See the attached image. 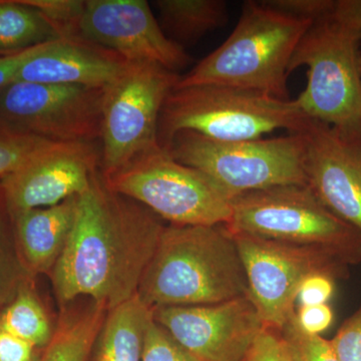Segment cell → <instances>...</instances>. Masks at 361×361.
<instances>
[{
    "label": "cell",
    "mask_w": 361,
    "mask_h": 361,
    "mask_svg": "<svg viewBox=\"0 0 361 361\" xmlns=\"http://www.w3.org/2000/svg\"><path fill=\"white\" fill-rule=\"evenodd\" d=\"M165 227L147 207L111 191L97 170L49 274L61 310L89 297L109 311L135 296Z\"/></svg>",
    "instance_id": "cell-1"
},
{
    "label": "cell",
    "mask_w": 361,
    "mask_h": 361,
    "mask_svg": "<svg viewBox=\"0 0 361 361\" xmlns=\"http://www.w3.org/2000/svg\"><path fill=\"white\" fill-rule=\"evenodd\" d=\"M137 294L152 310L248 296L243 261L231 231L224 224L166 226Z\"/></svg>",
    "instance_id": "cell-2"
},
{
    "label": "cell",
    "mask_w": 361,
    "mask_h": 361,
    "mask_svg": "<svg viewBox=\"0 0 361 361\" xmlns=\"http://www.w3.org/2000/svg\"><path fill=\"white\" fill-rule=\"evenodd\" d=\"M247 1L224 44L180 75L175 87L217 85L289 99L287 78L297 45L313 25Z\"/></svg>",
    "instance_id": "cell-3"
},
{
    "label": "cell",
    "mask_w": 361,
    "mask_h": 361,
    "mask_svg": "<svg viewBox=\"0 0 361 361\" xmlns=\"http://www.w3.org/2000/svg\"><path fill=\"white\" fill-rule=\"evenodd\" d=\"M310 121L295 99L217 85L175 87L161 108L158 141L166 149L180 132L216 142L251 141L276 130L299 134Z\"/></svg>",
    "instance_id": "cell-4"
},
{
    "label": "cell",
    "mask_w": 361,
    "mask_h": 361,
    "mask_svg": "<svg viewBox=\"0 0 361 361\" xmlns=\"http://www.w3.org/2000/svg\"><path fill=\"white\" fill-rule=\"evenodd\" d=\"M226 227L232 233L324 249L348 265L361 261V232L323 205L307 184L235 197Z\"/></svg>",
    "instance_id": "cell-5"
},
{
    "label": "cell",
    "mask_w": 361,
    "mask_h": 361,
    "mask_svg": "<svg viewBox=\"0 0 361 361\" xmlns=\"http://www.w3.org/2000/svg\"><path fill=\"white\" fill-rule=\"evenodd\" d=\"M166 151L180 164L208 176L230 198L286 185H305L300 134L274 139L216 142L180 132Z\"/></svg>",
    "instance_id": "cell-6"
},
{
    "label": "cell",
    "mask_w": 361,
    "mask_h": 361,
    "mask_svg": "<svg viewBox=\"0 0 361 361\" xmlns=\"http://www.w3.org/2000/svg\"><path fill=\"white\" fill-rule=\"evenodd\" d=\"M104 180L111 191L147 207L170 225H226L231 218L232 199L208 176L176 161L161 147Z\"/></svg>",
    "instance_id": "cell-7"
},
{
    "label": "cell",
    "mask_w": 361,
    "mask_h": 361,
    "mask_svg": "<svg viewBox=\"0 0 361 361\" xmlns=\"http://www.w3.org/2000/svg\"><path fill=\"white\" fill-rule=\"evenodd\" d=\"M358 42L329 16L311 25L289 65V73L307 68V85L295 99L304 115L355 134H361Z\"/></svg>",
    "instance_id": "cell-8"
},
{
    "label": "cell",
    "mask_w": 361,
    "mask_h": 361,
    "mask_svg": "<svg viewBox=\"0 0 361 361\" xmlns=\"http://www.w3.org/2000/svg\"><path fill=\"white\" fill-rule=\"evenodd\" d=\"M180 75L148 61H129L104 92L101 130L104 177L159 148V118L163 104Z\"/></svg>",
    "instance_id": "cell-9"
},
{
    "label": "cell",
    "mask_w": 361,
    "mask_h": 361,
    "mask_svg": "<svg viewBox=\"0 0 361 361\" xmlns=\"http://www.w3.org/2000/svg\"><path fill=\"white\" fill-rule=\"evenodd\" d=\"M232 234L243 261L249 296L264 327L282 329L296 312L297 297L306 278L323 274L336 279L348 272V265L324 249Z\"/></svg>",
    "instance_id": "cell-10"
},
{
    "label": "cell",
    "mask_w": 361,
    "mask_h": 361,
    "mask_svg": "<svg viewBox=\"0 0 361 361\" xmlns=\"http://www.w3.org/2000/svg\"><path fill=\"white\" fill-rule=\"evenodd\" d=\"M104 89L14 82L0 90V123L52 142L101 140Z\"/></svg>",
    "instance_id": "cell-11"
},
{
    "label": "cell",
    "mask_w": 361,
    "mask_h": 361,
    "mask_svg": "<svg viewBox=\"0 0 361 361\" xmlns=\"http://www.w3.org/2000/svg\"><path fill=\"white\" fill-rule=\"evenodd\" d=\"M153 318L203 361H244L264 329L249 295L209 305L157 307Z\"/></svg>",
    "instance_id": "cell-12"
},
{
    "label": "cell",
    "mask_w": 361,
    "mask_h": 361,
    "mask_svg": "<svg viewBox=\"0 0 361 361\" xmlns=\"http://www.w3.org/2000/svg\"><path fill=\"white\" fill-rule=\"evenodd\" d=\"M78 35L128 61H148L171 71L191 63L169 39L146 0H85Z\"/></svg>",
    "instance_id": "cell-13"
},
{
    "label": "cell",
    "mask_w": 361,
    "mask_h": 361,
    "mask_svg": "<svg viewBox=\"0 0 361 361\" xmlns=\"http://www.w3.org/2000/svg\"><path fill=\"white\" fill-rule=\"evenodd\" d=\"M99 169L96 142H56L0 180V189L13 217L80 196Z\"/></svg>",
    "instance_id": "cell-14"
},
{
    "label": "cell",
    "mask_w": 361,
    "mask_h": 361,
    "mask_svg": "<svg viewBox=\"0 0 361 361\" xmlns=\"http://www.w3.org/2000/svg\"><path fill=\"white\" fill-rule=\"evenodd\" d=\"M299 134L306 184L334 215L361 232V134L315 120Z\"/></svg>",
    "instance_id": "cell-15"
},
{
    "label": "cell",
    "mask_w": 361,
    "mask_h": 361,
    "mask_svg": "<svg viewBox=\"0 0 361 361\" xmlns=\"http://www.w3.org/2000/svg\"><path fill=\"white\" fill-rule=\"evenodd\" d=\"M128 63L120 54L82 37H66L42 44L14 82L104 89Z\"/></svg>",
    "instance_id": "cell-16"
},
{
    "label": "cell",
    "mask_w": 361,
    "mask_h": 361,
    "mask_svg": "<svg viewBox=\"0 0 361 361\" xmlns=\"http://www.w3.org/2000/svg\"><path fill=\"white\" fill-rule=\"evenodd\" d=\"M78 198L13 216L16 243L32 278L51 274L61 258L75 224Z\"/></svg>",
    "instance_id": "cell-17"
},
{
    "label": "cell",
    "mask_w": 361,
    "mask_h": 361,
    "mask_svg": "<svg viewBox=\"0 0 361 361\" xmlns=\"http://www.w3.org/2000/svg\"><path fill=\"white\" fill-rule=\"evenodd\" d=\"M153 310L135 294L106 312L90 361H142Z\"/></svg>",
    "instance_id": "cell-18"
},
{
    "label": "cell",
    "mask_w": 361,
    "mask_h": 361,
    "mask_svg": "<svg viewBox=\"0 0 361 361\" xmlns=\"http://www.w3.org/2000/svg\"><path fill=\"white\" fill-rule=\"evenodd\" d=\"M106 312L92 301L82 310L63 308L54 336L37 361H90Z\"/></svg>",
    "instance_id": "cell-19"
},
{
    "label": "cell",
    "mask_w": 361,
    "mask_h": 361,
    "mask_svg": "<svg viewBox=\"0 0 361 361\" xmlns=\"http://www.w3.org/2000/svg\"><path fill=\"white\" fill-rule=\"evenodd\" d=\"M154 6L161 30L180 45L200 39L228 20L227 4L223 0H157Z\"/></svg>",
    "instance_id": "cell-20"
},
{
    "label": "cell",
    "mask_w": 361,
    "mask_h": 361,
    "mask_svg": "<svg viewBox=\"0 0 361 361\" xmlns=\"http://www.w3.org/2000/svg\"><path fill=\"white\" fill-rule=\"evenodd\" d=\"M59 39L51 25L21 0H0V52H14Z\"/></svg>",
    "instance_id": "cell-21"
},
{
    "label": "cell",
    "mask_w": 361,
    "mask_h": 361,
    "mask_svg": "<svg viewBox=\"0 0 361 361\" xmlns=\"http://www.w3.org/2000/svg\"><path fill=\"white\" fill-rule=\"evenodd\" d=\"M0 327L37 348H44L49 343L56 329L32 291V282L21 289L0 315Z\"/></svg>",
    "instance_id": "cell-22"
},
{
    "label": "cell",
    "mask_w": 361,
    "mask_h": 361,
    "mask_svg": "<svg viewBox=\"0 0 361 361\" xmlns=\"http://www.w3.org/2000/svg\"><path fill=\"white\" fill-rule=\"evenodd\" d=\"M32 279L21 258L13 217L0 189V315Z\"/></svg>",
    "instance_id": "cell-23"
},
{
    "label": "cell",
    "mask_w": 361,
    "mask_h": 361,
    "mask_svg": "<svg viewBox=\"0 0 361 361\" xmlns=\"http://www.w3.org/2000/svg\"><path fill=\"white\" fill-rule=\"evenodd\" d=\"M56 142L25 134L0 123V180Z\"/></svg>",
    "instance_id": "cell-24"
},
{
    "label": "cell",
    "mask_w": 361,
    "mask_h": 361,
    "mask_svg": "<svg viewBox=\"0 0 361 361\" xmlns=\"http://www.w3.org/2000/svg\"><path fill=\"white\" fill-rule=\"evenodd\" d=\"M280 334L291 361H341L331 341L301 329L297 322L296 312L285 323Z\"/></svg>",
    "instance_id": "cell-25"
},
{
    "label": "cell",
    "mask_w": 361,
    "mask_h": 361,
    "mask_svg": "<svg viewBox=\"0 0 361 361\" xmlns=\"http://www.w3.org/2000/svg\"><path fill=\"white\" fill-rule=\"evenodd\" d=\"M37 9L51 25L59 39L78 37V23L84 13L85 0H21Z\"/></svg>",
    "instance_id": "cell-26"
},
{
    "label": "cell",
    "mask_w": 361,
    "mask_h": 361,
    "mask_svg": "<svg viewBox=\"0 0 361 361\" xmlns=\"http://www.w3.org/2000/svg\"><path fill=\"white\" fill-rule=\"evenodd\" d=\"M142 361H203L183 348L152 319L147 330Z\"/></svg>",
    "instance_id": "cell-27"
},
{
    "label": "cell",
    "mask_w": 361,
    "mask_h": 361,
    "mask_svg": "<svg viewBox=\"0 0 361 361\" xmlns=\"http://www.w3.org/2000/svg\"><path fill=\"white\" fill-rule=\"evenodd\" d=\"M261 2L286 16L312 20L313 23L329 18L336 4L331 0H268Z\"/></svg>",
    "instance_id": "cell-28"
},
{
    "label": "cell",
    "mask_w": 361,
    "mask_h": 361,
    "mask_svg": "<svg viewBox=\"0 0 361 361\" xmlns=\"http://www.w3.org/2000/svg\"><path fill=\"white\" fill-rule=\"evenodd\" d=\"M244 361H291L279 330L264 327L256 337Z\"/></svg>",
    "instance_id": "cell-29"
},
{
    "label": "cell",
    "mask_w": 361,
    "mask_h": 361,
    "mask_svg": "<svg viewBox=\"0 0 361 361\" xmlns=\"http://www.w3.org/2000/svg\"><path fill=\"white\" fill-rule=\"evenodd\" d=\"M331 341L341 361H361V307L341 325Z\"/></svg>",
    "instance_id": "cell-30"
},
{
    "label": "cell",
    "mask_w": 361,
    "mask_h": 361,
    "mask_svg": "<svg viewBox=\"0 0 361 361\" xmlns=\"http://www.w3.org/2000/svg\"><path fill=\"white\" fill-rule=\"evenodd\" d=\"M296 319L304 331L320 336L334 322V312L327 304L300 305L296 310Z\"/></svg>",
    "instance_id": "cell-31"
},
{
    "label": "cell",
    "mask_w": 361,
    "mask_h": 361,
    "mask_svg": "<svg viewBox=\"0 0 361 361\" xmlns=\"http://www.w3.org/2000/svg\"><path fill=\"white\" fill-rule=\"evenodd\" d=\"M334 290V278L323 274L311 275L301 285L297 300H299L300 305L326 304L331 298Z\"/></svg>",
    "instance_id": "cell-32"
},
{
    "label": "cell",
    "mask_w": 361,
    "mask_h": 361,
    "mask_svg": "<svg viewBox=\"0 0 361 361\" xmlns=\"http://www.w3.org/2000/svg\"><path fill=\"white\" fill-rule=\"evenodd\" d=\"M331 20L361 39V0H338L334 4Z\"/></svg>",
    "instance_id": "cell-33"
},
{
    "label": "cell",
    "mask_w": 361,
    "mask_h": 361,
    "mask_svg": "<svg viewBox=\"0 0 361 361\" xmlns=\"http://www.w3.org/2000/svg\"><path fill=\"white\" fill-rule=\"evenodd\" d=\"M35 346L0 327V361H35Z\"/></svg>",
    "instance_id": "cell-34"
},
{
    "label": "cell",
    "mask_w": 361,
    "mask_h": 361,
    "mask_svg": "<svg viewBox=\"0 0 361 361\" xmlns=\"http://www.w3.org/2000/svg\"><path fill=\"white\" fill-rule=\"evenodd\" d=\"M42 44L35 45L23 51L0 54V90L14 82L18 71L26 61L39 51Z\"/></svg>",
    "instance_id": "cell-35"
},
{
    "label": "cell",
    "mask_w": 361,
    "mask_h": 361,
    "mask_svg": "<svg viewBox=\"0 0 361 361\" xmlns=\"http://www.w3.org/2000/svg\"><path fill=\"white\" fill-rule=\"evenodd\" d=\"M360 78H361V56L360 59Z\"/></svg>",
    "instance_id": "cell-36"
}]
</instances>
